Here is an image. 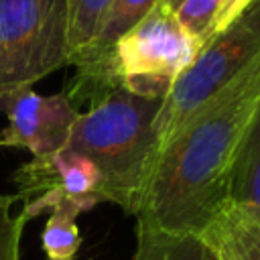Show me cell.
Segmentation results:
<instances>
[{"instance_id": "cell-1", "label": "cell", "mask_w": 260, "mask_h": 260, "mask_svg": "<svg viewBox=\"0 0 260 260\" xmlns=\"http://www.w3.org/2000/svg\"><path fill=\"white\" fill-rule=\"evenodd\" d=\"M260 102V55L158 150L140 205L146 225L199 236L228 205L232 173Z\"/></svg>"}, {"instance_id": "cell-2", "label": "cell", "mask_w": 260, "mask_h": 260, "mask_svg": "<svg viewBox=\"0 0 260 260\" xmlns=\"http://www.w3.org/2000/svg\"><path fill=\"white\" fill-rule=\"evenodd\" d=\"M162 100L122 87L102 93L79 112L67 148L87 156L102 177V199L136 213L156 158L154 118Z\"/></svg>"}, {"instance_id": "cell-3", "label": "cell", "mask_w": 260, "mask_h": 260, "mask_svg": "<svg viewBox=\"0 0 260 260\" xmlns=\"http://www.w3.org/2000/svg\"><path fill=\"white\" fill-rule=\"evenodd\" d=\"M201 49L181 26L175 12L158 2L116 41L100 69L75 75L65 93L73 106L75 102L91 104L116 87L134 95L165 100L175 79L193 63Z\"/></svg>"}, {"instance_id": "cell-4", "label": "cell", "mask_w": 260, "mask_h": 260, "mask_svg": "<svg viewBox=\"0 0 260 260\" xmlns=\"http://www.w3.org/2000/svg\"><path fill=\"white\" fill-rule=\"evenodd\" d=\"M258 55L260 0H252L230 26L203 45L193 63L171 85L154 118L156 154L197 110L236 79Z\"/></svg>"}, {"instance_id": "cell-5", "label": "cell", "mask_w": 260, "mask_h": 260, "mask_svg": "<svg viewBox=\"0 0 260 260\" xmlns=\"http://www.w3.org/2000/svg\"><path fill=\"white\" fill-rule=\"evenodd\" d=\"M67 0H0V95L69 65Z\"/></svg>"}, {"instance_id": "cell-6", "label": "cell", "mask_w": 260, "mask_h": 260, "mask_svg": "<svg viewBox=\"0 0 260 260\" xmlns=\"http://www.w3.org/2000/svg\"><path fill=\"white\" fill-rule=\"evenodd\" d=\"M12 181L18 187V199H28L22 207L28 219L51 211L55 205H73L83 213L104 203L98 167L73 148L32 156L18 167Z\"/></svg>"}, {"instance_id": "cell-7", "label": "cell", "mask_w": 260, "mask_h": 260, "mask_svg": "<svg viewBox=\"0 0 260 260\" xmlns=\"http://www.w3.org/2000/svg\"><path fill=\"white\" fill-rule=\"evenodd\" d=\"M0 110L8 126L2 146L26 148L32 156H47L67 148L79 110L67 93L41 95L32 87L10 89L0 95Z\"/></svg>"}, {"instance_id": "cell-8", "label": "cell", "mask_w": 260, "mask_h": 260, "mask_svg": "<svg viewBox=\"0 0 260 260\" xmlns=\"http://www.w3.org/2000/svg\"><path fill=\"white\" fill-rule=\"evenodd\" d=\"M197 238L217 260H260V211L228 201Z\"/></svg>"}, {"instance_id": "cell-9", "label": "cell", "mask_w": 260, "mask_h": 260, "mask_svg": "<svg viewBox=\"0 0 260 260\" xmlns=\"http://www.w3.org/2000/svg\"><path fill=\"white\" fill-rule=\"evenodd\" d=\"M160 0H112L108 12L98 28L91 45L71 63L77 67V75H87L100 69L110 57L116 41L130 30L146 12H150Z\"/></svg>"}, {"instance_id": "cell-10", "label": "cell", "mask_w": 260, "mask_h": 260, "mask_svg": "<svg viewBox=\"0 0 260 260\" xmlns=\"http://www.w3.org/2000/svg\"><path fill=\"white\" fill-rule=\"evenodd\" d=\"M230 201L260 211V102L232 173Z\"/></svg>"}, {"instance_id": "cell-11", "label": "cell", "mask_w": 260, "mask_h": 260, "mask_svg": "<svg viewBox=\"0 0 260 260\" xmlns=\"http://www.w3.org/2000/svg\"><path fill=\"white\" fill-rule=\"evenodd\" d=\"M132 260H205V246L197 236L167 234L136 219Z\"/></svg>"}, {"instance_id": "cell-12", "label": "cell", "mask_w": 260, "mask_h": 260, "mask_svg": "<svg viewBox=\"0 0 260 260\" xmlns=\"http://www.w3.org/2000/svg\"><path fill=\"white\" fill-rule=\"evenodd\" d=\"M81 211L73 205H55L43 230V250L49 260H75L81 246L77 215Z\"/></svg>"}, {"instance_id": "cell-13", "label": "cell", "mask_w": 260, "mask_h": 260, "mask_svg": "<svg viewBox=\"0 0 260 260\" xmlns=\"http://www.w3.org/2000/svg\"><path fill=\"white\" fill-rule=\"evenodd\" d=\"M110 4H112V0H67V6H69V28H67L69 65L91 45Z\"/></svg>"}, {"instance_id": "cell-14", "label": "cell", "mask_w": 260, "mask_h": 260, "mask_svg": "<svg viewBox=\"0 0 260 260\" xmlns=\"http://www.w3.org/2000/svg\"><path fill=\"white\" fill-rule=\"evenodd\" d=\"M221 0H183L175 10L177 20L201 47L215 37V16Z\"/></svg>"}, {"instance_id": "cell-15", "label": "cell", "mask_w": 260, "mask_h": 260, "mask_svg": "<svg viewBox=\"0 0 260 260\" xmlns=\"http://www.w3.org/2000/svg\"><path fill=\"white\" fill-rule=\"evenodd\" d=\"M18 195H0V260H20L22 230L28 221L24 209L12 211Z\"/></svg>"}, {"instance_id": "cell-16", "label": "cell", "mask_w": 260, "mask_h": 260, "mask_svg": "<svg viewBox=\"0 0 260 260\" xmlns=\"http://www.w3.org/2000/svg\"><path fill=\"white\" fill-rule=\"evenodd\" d=\"M252 0H221L217 16H215V35L221 32L225 26H230L250 4Z\"/></svg>"}, {"instance_id": "cell-17", "label": "cell", "mask_w": 260, "mask_h": 260, "mask_svg": "<svg viewBox=\"0 0 260 260\" xmlns=\"http://www.w3.org/2000/svg\"><path fill=\"white\" fill-rule=\"evenodd\" d=\"M181 2H183V0H160V4H162L165 8H169L171 12H175V10L181 6Z\"/></svg>"}, {"instance_id": "cell-18", "label": "cell", "mask_w": 260, "mask_h": 260, "mask_svg": "<svg viewBox=\"0 0 260 260\" xmlns=\"http://www.w3.org/2000/svg\"><path fill=\"white\" fill-rule=\"evenodd\" d=\"M205 260H217V258H213V256H211V254L205 250Z\"/></svg>"}, {"instance_id": "cell-19", "label": "cell", "mask_w": 260, "mask_h": 260, "mask_svg": "<svg viewBox=\"0 0 260 260\" xmlns=\"http://www.w3.org/2000/svg\"><path fill=\"white\" fill-rule=\"evenodd\" d=\"M0 146H2V140H0Z\"/></svg>"}]
</instances>
